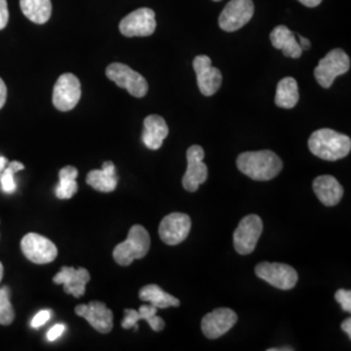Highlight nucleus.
I'll return each instance as SVG.
<instances>
[{
    "instance_id": "nucleus-24",
    "label": "nucleus",
    "mask_w": 351,
    "mask_h": 351,
    "mask_svg": "<svg viewBox=\"0 0 351 351\" xmlns=\"http://www.w3.org/2000/svg\"><path fill=\"white\" fill-rule=\"evenodd\" d=\"M139 298L142 301L149 302L152 306L159 308H168V307H180V300H177L169 293H165L163 289L159 288L155 284L146 285L139 290Z\"/></svg>"
},
{
    "instance_id": "nucleus-23",
    "label": "nucleus",
    "mask_w": 351,
    "mask_h": 351,
    "mask_svg": "<svg viewBox=\"0 0 351 351\" xmlns=\"http://www.w3.org/2000/svg\"><path fill=\"white\" fill-rule=\"evenodd\" d=\"M300 101V91H298V82L293 77L282 78L276 88L275 103L280 108H294Z\"/></svg>"
},
{
    "instance_id": "nucleus-19",
    "label": "nucleus",
    "mask_w": 351,
    "mask_h": 351,
    "mask_svg": "<svg viewBox=\"0 0 351 351\" xmlns=\"http://www.w3.org/2000/svg\"><path fill=\"white\" fill-rule=\"evenodd\" d=\"M169 133L168 125L162 116L150 114L143 121L142 141L145 146L150 150H159L163 145L164 139Z\"/></svg>"
},
{
    "instance_id": "nucleus-29",
    "label": "nucleus",
    "mask_w": 351,
    "mask_h": 351,
    "mask_svg": "<svg viewBox=\"0 0 351 351\" xmlns=\"http://www.w3.org/2000/svg\"><path fill=\"white\" fill-rule=\"evenodd\" d=\"M335 300L339 302L343 311L350 313L351 311V291L346 289H339L335 294Z\"/></svg>"
},
{
    "instance_id": "nucleus-10",
    "label": "nucleus",
    "mask_w": 351,
    "mask_h": 351,
    "mask_svg": "<svg viewBox=\"0 0 351 351\" xmlns=\"http://www.w3.org/2000/svg\"><path fill=\"white\" fill-rule=\"evenodd\" d=\"M21 250L26 259H29L32 263H51L58 256V247L55 243L38 233H27L21 239Z\"/></svg>"
},
{
    "instance_id": "nucleus-30",
    "label": "nucleus",
    "mask_w": 351,
    "mask_h": 351,
    "mask_svg": "<svg viewBox=\"0 0 351 351\" xmlns=\"http://www.w3.org/2000/svg\"><path fill=\"white\" fill-rule=\"evenodd\" d=\"M51 310H42V311H39L34 317H33V320H32V326L33 328H39V326H45L49 320H50Z\"/></svg>"
},
{
    "instance_id": "nucleus-39",
    "label": "nucleus",
    "mask_w": 351,
    "mask_h": 351,
    "mask_svg": "<svg viewBox=\"0 0 351 351\" xmlns=\"http://www.w3.org/2000/svg\"><path fill=\"white\" fill-rule=\"evenodd\" d=\"M213 1H220V0H213Z\"/></svg>"
},
{
    "instance_id": "nucleus-21",
    "label": "nucleus",
    "mask_w": 351,
    "mask_h": 351,
    "mask_svg": "<svg viewBox=\"0 0 351 351\" xmlns=\"http://www.w3.org/2000/svg\"><path fill=\"white\" fill-rule=\"evenodd\" d=\"M271 43L277 50L282 51L287 58L298 59L302 56L301 46L295 34L285 25H278L271 33Z\"/></svg>"
},
{
    "instance_id": "nucleus-35",
    "label": "nucleus",
    "mask_w": 351,
    "mask_h": 351,
    "mask_svg": "<svg viewBox=\"0 0 351 351\" xmlns=\"http://www.w3.org/2000/svg\"><path fill=\"white\" fill-rule=\"evenodd\" d=\"M341 328H342V330L349 336V339H351V319L350 317H348L343 323H342V326H341Z\"/></svg>"
},
{
    "instance_id": "nucleus-4",
    "label": "nucleus",
    "mask_w": 351,
    "mask_h": 351,
    "mask_svg": "<svg viewBox=\"0 0 351 351\" xmlns=\"http://www.w3.org/2000/svg\"><path fill=\"white\" fill-rule=\"evenodd\" d=\"M350 69V58L341 49L328 52L317 66L315 68L314 75L317 84L322 88H329L339 75H345Z\"/></svg>"
},
{
    "instance_id": "nucleus-12",
    "label": "nucleus",
    "mask_w": 351,
    "mask_h": 351,
    "mask_svg": "<svg viewBox=\"0 0 351 351\" xmlns=\"http://www.w3.org/2000/svg\"><path fill=\"white\" fill-rule=\"evenodd\" d=\"M191 229V219L186 213L167 215L159 226V236L165 245L176 246L188 239Z\"/></svg>"
},
{
    "instance_id": "nucleus-28",
    "label": "nucleus",
    "mask_w": 351,
    "mask_h": 351,
    "mask_svg": "<svg viewBox=\"0 0 351 351\" xmlns=\"http://www.w3.org/2000/svg\"><path fill=\"white\" fill-rule=\"evenodd\" d=\"M11 290L8 287L0 288V324L10 326L14 320V310L11 304Z\"/></svg>"
},
{
    "instance_id": "nucleus-20",
    "label": "nucleus",
    "mask_w": 351,
    "mask_h": 351,
    "mask_svg": "<svg viewBox=\"0 0 351 351\" xmlns=\"http://www.w3.org/2000/svg\"><path fill=\"white\" fill-rule=\"evenodd\" d=\"M316 197L326 207H333L339 204L343 197V188L333 176H319L313 182Z\"/></svg>"
},
{
    "instance_id": "nucleus-6",
    "label": "nucleus",
    "mask_w": 351,
    "mask_h": 351,
    "mask_svg": "<svg viewBox=\"0 0 351 351\" xmlns=\"http://www.w3.org/2000/svg\"><path fill=\"white\" fill-rule=\"evenodd\" d=\"M263 233V221L258 215H249L239 221L233 234L234 249L239 255H249L255 250Z\"/></svg>"
},
{
    "instance_id": "nucleus-16",
    "label": "nucleus",
    "mask_w": 351,
    "mask_h": 351,
    "mask_svg": "<svg viewBox=\"0 0 351 351\" xmlns=\"http://www.w3.org/2000/svg\"><path fill=\"white\" fill-rule=\"evenodd\" d=\"M75 314L86 319L88 324L101 333H110L113 328V313L103 302L93 301L80 304L75 308Z\"/></svg>"
},
{
    "instance_id": "nucleus-31",
    "label": "nucleus",
    "mask_w": 351,
    "mask_h": 351,
    "mask_svg": "<svg viewBox=\"0 0 351 351\" xmlns=\"http://www.w3.org/2000/svg\"><path fill=\"white\" fill-rule=\"evenodd\" d=\"M10 20L7 0H0V30L4 29Z\"/></svg>"
},
{
    "instance_id": "nucleus-22",
    "label": "nucleus",
    "mask_w": 351,
    "mask_h": 351,
    "mask_svg": "<svg viewBox=\"0 0 351 351\" xmlns=\"http://www.w3.org/2000/svg\"><path fill=\"white\" fill-rule=\"evenodd\" d=\"M86 182L91 188L101 191L111 193L117 188L116 167L112 162H104L101 169L90 171L86 176Z\"/></svg>"
},
{
    "instance_id": "nucleus-13",
    "label": "nucleus",
    "mask_w": 351,
    "mask_h": 351,
    "mask_svg": "<svg viewBox=\"0 0 351 351\" xmlns=\"http://www.w3.org/2000/svg\"><path fill=\"white\" fill-rule=\"evenodd\" d=\"M188 158V169L182 177V186L188 191H197L202 184L207 181L208 177V168L203 163L204 159V150L201 146L194 145L190 146L186 152Z\"/></svg>"
},
{
    "instance_id": "nucleus-2",
    "label": "nucleus",
    "mask_w": 351,
    "mask_h": 351,
    "mask_svg": "<svg viewBox=\"0 0 351 351\" xmlns=\"http://www.w3.org/2000/svg\"><path fill=\"white\" fill-rule=\"evenodd\" d=\"M308 149L315 156L323 160L336 162L350 154L351 139L336 130L324 128L311 134L308 139Z\"/></svg>"
},
{
    "instance_id": "nucleus-11",
    "label": "nucleus",
    "mask_w": 351,
    "mask_h": 351,
    "mask_svg": "<svg viewBox=\"0 0 351 351\" xmlns=\"http://www.w3.org/2000/svg\"><path fill=\"white\" fill-rule=\"evenodd\" d=\"M254 16L252 0H230L219 17V26L228 33L237 32Z\"/></svg>"
},
{
    "instance_id": "nucleus-34",
    "label": "nucleus",
    "mask_w": 351,
    "mask_h": 351,
    "mask_svg": "<svg viewBox=\"0 0 351 351\" xmlns=\"http://www.w3.org/2000/svg\"><path fill=\"white\" fill-rule=\"evenodd\" d=\"M298 43L301 46L302 51H308L311 49V42L307 38L298 36Z\"/></svg>"
},
{
    "instance_id": "nucleus-9",
    "label": "nucleus",
    "mask_w": 351,
    "mask_h": 351,
    "mask_svg": "<svg viewBox=\"0 0 351 351\" xmlns=\"http://www.w3.org/2000/svg\"><path fill=\"white\" fill-rule=\"evenodd\" d=\"M119 27L128 38L149 37L156 29V16L150 8H139L124 17Z\"/></svg>"
},
{
    "instance_id": "nucleus-36",
    "label": "nucleus",
    "mask_w": 351,
    "mask_h": 351,
    "mask_svg": "<svg viewBox=\"0 0 351 351\" xmlns=\"http://www.w3.org/2000/svg\"><path fill=\"white\" fill-rule=\"evenodd\" d=\"M298 1L302 3L303 5H306V7H310V8L317 7L322 3V0H298Z\"/></svg>"
},
{
    "instance_id": "nucleus-32",
    "label": "nucleus",
    "mask_w": 351,
    "mask_h": 351,
    "mask_svg": "<svg viewBox=\"0 0 351 351\" xmlns=\"http://www.w3.org/2000/svg\"><path fill=\"white\" fill-rule=\"evenodd\" d=\"M65 330V326L64 324H56V326H52L50 330L47 332V339L49 341H55V339H59Z\"/></svg>"
},
{
    "instance_id": "nucleus-5",
    "label": "nucleus",
    "mask_w": 351,
    "mask_h": 351,
    "mask_svg": "<svg viewBox=\"0 0 351 351\" xmlns=\"http://www.w3.org/2000/svg\"><path fill=\"white\" fill-rule=\"evenodd\" d=\"M106 75L119 88H125L130 95L136 98H143L149 91L146 78L125 64H110L106 69Z\"/></svg>"
},
{
    "instance_id": "nucleus-14",
    "label": "nucleus",
    "mask_w": 351,
    "mask_h": 351,
    "mask_svg": "<svg viewBox=\"0 0 351 351\" xmlns=\"http://www.w3.org/2000/svg\"><path fill=\"white\" fill-rule=\"evenodd\" d=\"M193 68L202 94L204 97H211L217 93L223 82V75L217 68L213 66L211 59L206 55H199L193 60Z\"/></svg>"
},
{
    "instance_id": "nucleus-25",
    "label": "nucleus",
    "mask_w": 351,
    "mask_h": 351,
    "mask_svg": "<svg viewBox=\"0 0 351 351\" xmlns=\"http://www.w3.org/2000/svg\"><path fill=\"white\" fill-rule=\"evenodd\" d=\"M21 11L34 24H46L52 13L51 0H20Z\"/></svg>"
},
{
    "instance_id": "nucleus-8",
    "label": "nucleus",
    "mask_w": 351,
    "mask_h": 351,
    "mask_svg": "<svg viewBox=\"0 0 351 351\" xmlns=\"http://www.w3.org/2000/svg\"><path fill=\"white\" fill-rule=\"evenodd\" d=\"M81 99L80 80L72 73L60 75L55 84L52 93L53 106L63 112L72 111Z\"/></svg>"
},
{
    "instance_id": "nucleus-15",
    "label": "nucleus",
    "mask_w": 351,
    "mask_h": 351,
    "mask_svg": "<svg viewBox=\"0 0 351 351\" xmlns=\"http://www.w3.org/2000/svg\"><path fill=\"white\" fill-rule=\"evenodd\" d=\"M237 320L239 316L232 308H216L203 317L202 332L208 339H219L236 326Z\"/></svg>"
},
{
    "instance_id": "nucleus-37",
    "label": "nucleus",
    "mask_w": 351,
    "mask_h": 351,
    "mask_svg": "<svg viewBox=\"0 0 351 351\" xmlns=\"http://www.w3.org/2000/svg\"><path fill=\"white\" fill-rule=\"evenodd\" d=\"M8 164V160L4 158V156H0V175L3 172V169L5 168V165Z\"/></svg>"
},
{
    "instance_id": "nucleus-3",
    "label": "nucleus",
    "mask_w": 351,
    "mask_h": 351,
    "mask_svg": "<svg viewBox=\"0 0 351 351\" xmlns=\"http://www.w3.org/2000/svg\"><path fill=\"white\" fill-rule=\"evenodd\" d=\"M151 239L149 232L142 226L130 228L124 242L119 243L113 250V259L119 265L128 267L136 259H142L150 250Z\"/></svg>"
},
{
    "instance_id": "nucleus-27",
    "label": "nucleus",
    "mask_w": 351,
    "mask_h": 351,
    "mask_svg": "<svg viewBox=\"0 0 351 351\" xmlns=\"http://www.w3.org/2000/svg\"><path fill=\"white\" fill-rule=\"evenodd\" d=\"M25 168V165L20 162H11L7 164L0 175V185L1 190L7 194H12L17 189V184L14 181V173L20 172Z\"/></svg>"
},
{
    "instance_id": "nucleus-7",
    "label": "nucleus",
    "mask_w": 351,
    "mask_h": 351,
    "mask_svg": "<svg viewBox=\"0 0 351 351\" xmlns=\"http://www.w3.org/2000/svg\"><path fill=\"white\" fill-rule=\"evenodd\" d=\"M255 274L269 285L281 290H290L298 282L297 271L285 263H259L255 267Z\"/></svg>"
},
{
    "instance_id": "nucleus-18",
    "label": "nucleus",
    "mask_w": 351,
    "mask_h": 351,
    "mask_svg": "<svg viewBox=\"0 0 351 351\" xmlns=\"http://www.w3.org/2000/svg\"><path fill=\"white\" fill-rule=\"evenodd\" d=\"M158 308L152 304H143L137 310H132V308H126L124 311V320L121 323V326L124 329H130L133 328L134 330H138L139 320H146L151 326L152 330L155 332H162L165 326L163 319L160 316L156 315Z\"/></svg>"
},
{
    "instance_id": "nucleus-17",
    "label": "nucleus",
    "mask_w": 351,
    "mask_h": 351,
    "mask_svg": "<svg viewBox=\"0 0 351 351\" xmlns=\"http://www.w3.org/2000/svg\"><path fill=\"white\" fill-rule=\"evenodd\" d=\"M90 281V274L86 268H73L63 267L60 272L53 277L56 285H63L66 294L73 295L75 298H81L86 291V284Z\"/></svg>"
},
{
    "instance_id": "nucleus-33",
    "label": "nucleus",
    "mask_w": 351,
    "mask_h": 351,
    "mask_svg": "<svg viewBox=\"0 0 351 351\" xmlns=\"http://www.w3.org/2000/svg\"><path fill=\"white\" fill-rule=\"evenodd\" d=\"M5 101H7V86L4 81L0 78V110L4 107Z\"/></svg>"
},
{
    "instance_id": "nucleus-26",
    "label": "nucleus",
    "mask_w": 351,
    "mask_h": 351,
    "mask_svg": "<svg viewBox=\"0 0 351 351\" xmlns=\"http://www.w3.org/2000/svg\"><path fill=\"white\" fill-rule=\"evenodd\" d=\"M77 176H78V171L72 165H66L60 169L59 184L55 188V195L59 199H71L77 193L78 190V184L75 181Z\"/></svg>"
},
{
    "instance_id": "nucleus-38",
    "label": "nucleus",
    "mask_w": 351,
    "mask_h": 351,
    "mask_svg": "<svg viewBox=\"0 0 351 351\" xmlns=\"http://www.w3.org/2000/svg\"><path fill=\"white\" fill-rule=\"evenodd\" d=\"M3 272H4V269H3V264L0 263V281L3 280Z\"/></svg>"
},
{
    "instance_id": "nucleus-1",
    "label": "nucleus",
    "mask_w": 351,
    "mask_h": 351,
    "mask_svg": "<svg viewBox=\"0 0 351 351\" xmlns=\"http://www.w3.org/2000/svg\"><path fill=\"white\" fill-rule=\"evenodd\" d=\"M239 172L255 181H269L282 169V160L274 151H247L237 158Z\"/></svg>"
}]
</instances>
